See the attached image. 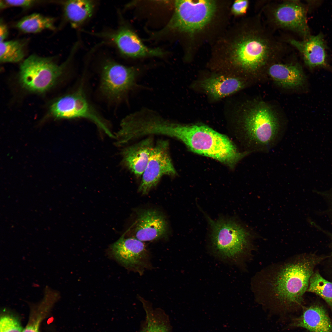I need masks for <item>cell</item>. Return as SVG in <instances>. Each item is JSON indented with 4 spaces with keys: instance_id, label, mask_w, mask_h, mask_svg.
I'll list each match as a JSON object with an SVG mask.
<instances>
[{
    "instance_id": "ac0fdd59",
    "label": "cell",
    "mask_w": 332,
    "mask_h": 332,
    "mask_svg": "<svg viewBox=\"0 0 332 332\" xmlns=\"http://www.w3.org/2000/svg\"><path fill=\"white\" fill-rule=\"evenodd\" d=\"M154 146L150 137L125 148L122 152L123 164L135 176H142Z\"/></svg>"
},
{
    "instance_id": "d4e9b609",
    "label": "cell",
    "mask_w": 332,
    "mask_h": 332,
    "mask_svg": "<svg viewBox=\"0 0 332 332\" xmlns=\"http://www.w3.org/2000/svg\"><path fill=\"white\" fill-rule=\"evenodd\" d=\"M22 328L18 320L9 315H2L0 321V332H22Z\"/></svg>"
},
{
    "instance_id": "ba28073f",
    "label": "cell",
    "mask_w": 332,
    "mask_h": 332,
    "mask_svg": "<svg viewBox=\"0 0 332 332\" xmlns=\"http://www.w3.org/2000/svg\"><path fill=\"white\" fill-rule=\"evenodd\" d=\"M268 22L275 27L294 32L306 39L311 35L307 23V8L298 0H285L267 5Z\"/></svg>"
},
{
    "instance_id": "9a60e30c",
    "label": "cell",
    "mask_w": 332,
    "mask_h": 332,
    "mask_svg": "<svg viewBox=\"0 0 332 332\" xmlns=\"http://www.w3.org/2000/svg\"><path fill=\"white\" fill-rule=\"evenodd\" d=\"M167 231L164 216L156 210H146L139 214L133 237L143 242L152 241L164 237Z\"/></svg>"
},
{
    "instance_id": "7402d4cb",
    "label": "cell",
    "mask_w": 332,
    "mask_h": 332,
    "mask_svg": "<svg viewBox=\"0 0 332 332\" xmlns=\"http://www.w3.org/2000/svg\"><path fill=\"white\" fill-rule=\"evenodd\" d=\"M306 291L319 296L332 310V283L324 279L318 271L311 276Z\"/></svg>"
},
{
    "instance_id": "5bb4252c",
    "label": "cell",
    "mask_w": 332,
    "mask_h": 332,
    "mask_svg": "<svg viewBox=\"0 0 332 332\" xmlns=\"http://www.w3.org/2000/svg\"><path fill=\"white\" fill-rule=\"evenodd\" d=\"M287 41L298 51L305 65L310 69H330L327 61L326 45L322 33L310 35L302 40L289 38Z\"/></svg>"
},
{
    "instance_id": "44dd1931",
    "label": "cell",
    "mask_w": 332,
    "mask_h": 332,
    "mask_svg": "<svg viewBox=\"0 0 332 332\" xmlns=\"http://www.w3.org/2000/svg\"><path fill=\"white\" fill-rule=\"evenodd\" d=\"M54 22L53 18L35 13L22 18L16 26L25 33H37L45 30H54Z\"/></svg>"
},
{
    "instance_id": "3957f363",
    "label": "cell",
    "mask_w": 332,
    "mask_h": 332,
    "mask_svg": "<svg viewBox=\"0 0 332 332\" xmlns=\"http://www.w3.org/2000/svg\"><path fill=\"white\" fill-rule=\"evenodd\" d=\"M205 214L210 226V247L212 255L230 264L242 263L258 235L236 219L221 217L213 220Z\"/></svg>"
},
{
    "instance_id": "30bf717a",
    "label": "cell",
    "mask_w": 332,
    "mask_h": 332,
    "mask_svg": "<svg viewBox=\"0 0 332 332\" xmlns=\"http://www.w3.org/2000/svg\"><path fill=\"white\" fill-rule=\"evenodd\" d=\"M138 74L137 69L121 65L111 61L102 67L101 88L108 98L118 99L133 87Z\"/></svg>"
},
{
    "instance_id": "2e32d148",
    "label": "cell",
    "mask_w": 332,
    "mask_h": 332,
    "mask_svg": "<svg viewBox=\"0 0 332 332\" xmlns=\"http://www.w3.org/2000/svg\"><path fill=\"white\" fill-rule=\"evenodd\" d=\"M268 74L278 85L287 89H298L304 85L306 76L298 63H273L267 68Z\"/></svg>"
},
{
    "instance_id": "8fae6325",
    "label": "cell",
    "mask_w": 332,
    "mask_h": 332,
    "mask_svg": "<svg viewBox=\"0 0 332 332\" xmlns=\"http://www.w3.org/2000/svg\"><path fill=\"white\" fill-rule=\"evenodd\" d=\"M110 249L116 259L129 270L142 275L145 270L152 268L150 253L146 245L134 237L122 236Z\"/></svg>"
},
{
    "instance_id": "f546056e",
    "label": "cell",
    "mask_w": 332,
    "mask_h": 332,
    "mask_svg": "<svg viewBox=\"0 0 332 332\" xmlns=\"http://www.w3.org/2000/svg\"><path fill=\"white\" fill-rule=\"evenodd\" d=\"M321 194L325 196L326 199H328L332 210V188L329 191L322 192Z\"/></svg>"
},
{
    "instance_id": "7c38bea8",
    "label": "cell",
    "mask_w": 332,
    "mask_h": 332,
    "mask_svg": "<svg viewBox=\"0 0 332 332\" xmlns=\"http://www.w3.org/2000/svg\"><path fill=\"white\" fill-rule=\"evenodd\" d=\"M176 172L169 152L167 140H158L154 146L148 163L142 175L138 191L147 194L157 184L164 175L173 176Z\"/></svg>"
},
{
    "instance_id": "7a4b0ae2",
    "label": "cell",
    "mask_w": 332,
    "mask_h": 332,
    "mask_svg": "<svg viewBox=\"0 0 332 332\" xmlns=\"http://www.w3.org/2000/svg\"><path fill=\"white\" fill-rule=\"evenodd\" d=\"M284 49L263 24L261 18L255 16L235 44L232 59L241 70L255 75L277 61L282 57Z\"/></svg>"
},
{
    "instance_id": "4dcf8cb0",
    "label": "cell",
    "mask_w": 332,
    "mask_h": 332,
    "mask_svg": "<svg viewBox=\"0 0 332 332\" xmlns=\"http://www.w3.org/2000/svg\"><path fill=\"white\" fill-rule=\"evenodd\" d=\"M325 233L326 234L329 236V237H330L332 240V232H329L328 231H326L325 232Z\"/></svg>"
},
{
    "instance_id": "4fadbf2b",
    "label": "cell",
    "mask_w": 332,
    "mask_h": 332,
    "mask_svg": "<svg viewBox=\"0 0 332 332\" xmlns=\"http://www.w3.org/2000/svg\"><path fill=\"white\" fill-rule=\"evenodd\" d=\"M114 43L121 53L130 57L162 56L165 53L158 48L146 46L138 36L128 28L122 27L115 31L97 34Z\"/></svg>"
},
{
    "instance_id": "484cf974",
    "label": "cell",
    "mask_w": 332,
    "mask_h": 332,
    "mask_svg": "<svg viewBox=\"0 0 332 332\" xmlns=\"http://www.w3.org/2000/svg\"><path fill=\"white\" fill-rule=\"evenodd\" d=\"M36 1L31 0H0V7L2 9L7 7H28L35 4Z\"/></svg>"
},
{
    "instance_id": "603a6c76",
    "label": "cell",
    "mask_w": 332,
    "mask_h": 332,
    "mask_svg": "<svg viewBox=\"0 0 332 332\" xmlns=\"http://www.w3.org/2000/svg\"><path fill=\"white\" fill-rule=\"evenodd\" d=\"M24 56L23 44L18 40L4 41L0 44V61L2 63H16Z\"/></svg>"
},
{
    "instance_id": "6da1fadb",
    "label": "cell",
    "mask_w": 332,
    "mask_h": 332,
    "mask_svg": "<svg viewBox=\"0 0 332 332\" xmlns=\"http://www.w3.org/2000/svg\"><path fill=\"white\" fill-rule=\"evenodd\" d=\"M320 258L304 256L271 266L258 275L254 284L259 302L285 314L300 306L314 268Z\"/></svg>"
},
{
    "instance_id": "83f0119b",
    "label": "cell",
    "mask_w": 332,
    "mask_h": 332,
    "mask_svg": "<svg viewBox=\"0 0 332 332\" xmlns=\"http://www.w3.org/2000/svg\"><path fill=\"white\" fill-rule=\"evenodd\" d=\"M41 319V317L38 316L30 322L23 329L22 332H39V326Z\"/></svg>"
},
{
    "instance_id": "e0dca14e",
    "label": "cell",
    "mask_w": 332,
    "mask_h": 332,
    "mask_svg": "<svg viewBox=\"0 0 332 332\" xmlns=\"http://www.w3.org/2000/svg\"><path fill=\"white\" fill-rule=\"evenodd\" d=\"M288 327L304 328L309 332H332V321L325 308L318 304L304 307L299 316L292 317Z\"/></svg>"
},
{
    "instance_id": "ffe728a7",
    "label": "cell",
    "mask_w": 332,
    "mask_h": 332,
    "mask_svg": "<svg viewBox=\"0 0 332 332\" xmlns=\"http://www.w3.org/2000/svg\"><path fill=\"white\" fill-rule=\"evenodd\" d=\"M95 5L91 0L66 1L63 4L64 14L72 26L76 28L91 17Z\"/></svg>"
},
{
    "instance_id": "5b68a950",
    "label": "cell",
    "mask_w": 332,
    "mask_h": 332,
    "mask_svg": "<svg viewBox=\"0 0 332 332\" xmlns=\"http://www.w3.org/2000/svg\"><path fill=\"white\" fill-rule=\"evenodd\" d=\"M243 125L249 141L255 146L266 148L273 143L280 127L277 113L268 104L253 102L243 115Z\"/></svg>"
},
{
    "instance_id": "277c9868",
    "label": "cell",
    "mask_w": 332,
    "mask_h": 332,
    "mask_svg": "<svg viewBox=\"0 0 332 332\" xmlns=\"http://www.w3.org/2000/svg\"><path fill=\"white\" fill-rule=\"evenodd\" d=\"M175 138L192 151L213 158L231 167L246 154L239 152L226 136L206 126L179 124Z\"/></svg>"
},
{
    "instance_id": "9c48e42d",
    "label": "cell",
    "mask_w": 332,
    "mask_h": 332,
    "mask_svg": "<svg viewBox=\"0 0 332 332\" xmlns=\"http://www.w3.org/2000/svg\"><path fill=\"white\" fill-rule=\"evenodd\" d=\"M50 112L57 118L90 120L109 136H113L102 118L89 103L81 88L57 100L51 105Z\"/></svg>"
},
{
    "instance_id": "cb8c5ba5",
    "label": "cell",
    "mask_w": 332,
    "mask_h": 332,
    "mask_svg": "<svg viewBox=\"0 0 332 332\" xmlns=\"http://www.w3.org/2000/svg\"><path fill=\"white\" fill-rule=\"evenodd\" d=\"M146 311V325L141 332H168L166 325L163 321L157 318L149 307L147 302L140 297H139Z\"/></svg>"
},
{
    "instance_id": "4316f807",
    "label": "cell",
    "mask_w": 332,
    "mask_h": 332,
    "mask_svg": "<svg viewBox=\"0 0 332 332\" xmlns=\"http://www.w3.org/2000/svg\"><path fill=\"white\" fill-rule=\"evenodd\" d=\"M249 5V2L247 0L236 1L233 5L232 10L236 14H243L246 12Z\"/></svg>"
},
{
    "instance_id": "52a82bcc",
    "label": "cell",
    "mask_w": 332,
    "mask_h": 332,
    "mask_svg": "<svg viewBox=\"0 0 332 332\" xmlns=\"http://www.w3.org/2000/svg\"><path fill=\"white\" fill-rule=\"evenodd\" d=\"M66 65H59L49 58L32 55L20 65V82L29 91L44 92L54 85L62 74Z\"/></svg>"
},
{
    "instance_id": "d6986e66",
    "label": "cell",
    "mask_w": 332,
    "mask_h": 332,
    "mask_svg": "<svg viewBox=\"0 0 332 332\" xmlns=\"http://www.w3.org/2000/svg\"><path fill=\"white\" fill-rule=\"evenodd\" d=\"M200 87L214 99L227 96L242 89L244 82L238 78L224 76H214L200 81Z\"/></svg>"
},
{
    "instance_id": "f1b7e54d",
    "label": "cell",
    "mask_w": 332,
    "mask_h": 332,
    "mask_svg": "<svg viewBox=\"0 0 332 332\" xmlns=\"http://www.w3.org/2000/svg\"><path fill=\"white\" fill-rule=\"evenodd\" d=\"M7 27L5 24L1 22L0 25V42L5 41L8 35Z\"/></svg>"
},
{
    "instance_id": "8992f818",
    "label": "cell",
    "mask_w": 332,
    "mask_h": 332,
    "mask_svg": "<svg viewBox=\"0 0 332 332\" xmlns=\"http://www.w3.org/2000/svg\"><path fill=\"white\" fill-rule=\"evenodd\" d=\"M215 8L211 0H177L174 11L166 25L158 35L170 32L192 33L201 29L211 18Z\"/></svg>"
}]
</instances>
